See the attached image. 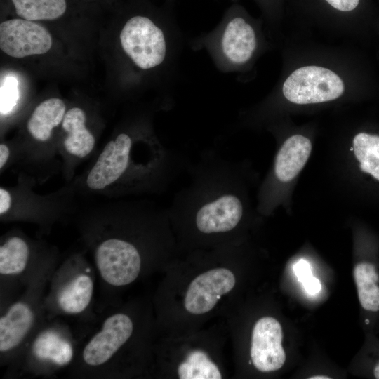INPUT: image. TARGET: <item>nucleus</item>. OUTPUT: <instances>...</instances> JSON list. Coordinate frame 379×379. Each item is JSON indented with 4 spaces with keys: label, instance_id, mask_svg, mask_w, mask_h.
Instances as JSON below:
<instances>
[{
    "label": "nucleus",
    "instance_id": "obj_1",
    "mask_svg": "<svg viewBox=\"0 0 379 379\" xmlns=\"http://www.w3.org/2000/svg\"><path fill=\"white\" fill-rule=\"evenodd\" d=\"M187 168L190 182L175 194L169 213L192 217L196 229L204 234H225L235 229L245 206L238 191L234 164L209 149Z\"/></svg>",
    "mask_w": 379,
    "mask_h": 379
},
{
    "label": "nucleus",
    "instance_id": "obj_2",
    "mask_svg": "<svg viewBox=\"0 0 379 379\" xmlns=\"http://www.w3.org/2000/svg\"><path fill=\"white\" fill-rule=\"evenodd\" d=\"M60 260L56 249L45 247L22 291L0 310V365L6 370L13 366L28 340L46 319L45 297Z\"/></svg>",
    "mask_w": 379,
    "mask_h": 379
},
{
    "label": "nucleus",
    "instance_id": "obj_3",
    "mask_svg": "<svg viewBox=\"0 0 379 379\" xmlns=\"http://www.w3.org/2000/svg\"><path fill=\"white\" fill-rule=\"evenodd\" d=\"M97 280L94 265L83 253L60 259L45 297L46 318L73 320L81 332L86 331L98 317L94 298Z\"/></svg>",
    "mask_w": 379,
    "mask_h": 379
},
{
    "label": "nucleus",
    "instance_id": "obj_4",
    "mask_svg": "<svg viewBox=\"0 0 379 379\" xmlns=\"http://www.w3.org/2000/svg\"><path fill=\"white\" fill-rule=\"evenodd\" d=\"M62 318L47 319L28 340L6 378H53L74 364L81 333Z\"/></svg>",
    "mask_w": 379,
    "mask_h": 379
},
{
    "label": "nucleus",
    "instance_id": "obj_5",
    "mask_svg": "<svg viewBox=\"0 0 379 379\" xmlns=\"http://www.w3.org/2000/svg\"><path fill=\"white\" fill-rule=\"evenodd\" d=\"M149 14L136 13L125 22L120 34L121 48L143 71L164 67L177 74L183 38L174 17L164 24Z\"/></svg>",
    "mask_w": 379,
    "mask_h": 379
},
{
    "label": "nucleus",
    "instance_id": "obj_6",
    "mask_svg": "<svg viewBox=\"0 0 379 379\" xmlns=\"http://www.w3.org/2000/svg\"><path fill=\"white\" fill-rule=\"evenodd\" d=\"M240 8L237 4L227 8L213 29L190 42L194 50L205 49L223 72L239 71L253 59L258 49L256 31Z\"/></svg>",
    "mask_w": 379,
    "mask_h": 379
},
{
    "label": "nucleus",
    "instance_id": "obj_7",
    "mask_svg": "<svg viewBox=\"0 0 379 379\" xmlns=\"http://www.w3.org/2000/svg\"><path fill=\"white\" fill-rule=\"evenodd\" d=\"M135 138L126 132L120 133L107 142L89 171L86 183L93 190H105L123 177L133 175L139 184H149L155 190H164L172 178L135 163V154L143 149H135Z\"/></svg>",
    "mask_w": 379,
    "mask_h": 379
},
{
    "label": "nucleus",
    "instance_id": "obj_8",
    "mask_svg": "<svg viewBox=\"0 0 379 379\" xmlns=\"http://www.w3.org/2000/svg\"><path fill=\"white\" fill-rule=\"evenodd\" d=\"M44 248L20 232L3 237L0 244V310L22 291Z\"/></svg>",
    "mask_w": 379,
    "mask_h": 379
},
{
    "label": "nucleus",
    "instance_id": "obj_9",
    "mask_svg": "<svg viewBox=\"0 0 379 379\" xmlns=\"http://www.w3.org/2000/svg\"><path fill=\"white\" fill-rule=\"evenodd\" d=\"M345 86L332 70L315 65L294 70L284 81L282 93L295 104L305 105L328 102L338 98Z\"/></svg>",
    "mask_w": 379,
    "mask_h": 379
},
{
    "label": "nucleus",
    "instance_id": "obj_10",
    "mask_svg": "<svg viewBox=\"0 0 379 379\" xmlns=\"http://www.w3.org/2000/svg\"><path fill=\"white\" fill-rule=\"evenodd\" d=\"M52 37L41 25L22 18H14L0 25V48L8 55L22 58L47 53Z\"/></svg>",
    "mask_w": 379,
    "mask_h": 379
},
{
    "label": "nucleus",
    "instance_id": "obj_11",
    "mask_svg": "<svg viewBox=\"0 0 379 379\" xmlns=\"http://www.w3.org/2000/svg\"><path fill=\"white\" fill-rule=\"evenodd\" d=\"M282 338L281 326L276 319L265 317L255 323L252 333L251 357L258 370L270 372L282 367L286 360Z\"/></svg>",
    "mask_w": 379,
    "mask_h": 379
},
{
    "label": "nucleus",
    "instance_id": "obj_12",
    "mask_svg": "<svg viewBox=\"0 0 379 379\" xmlns=\"http://www.w3.org/2000/svg\"><path fill=\"white\" fill-rule=\"evenodd\" d=\"M235 285V277L225 268H218L197 277L190 284L185 298L186 310L194 314L208 312L222 295Z\"/></svg>",
    "mask_w": 379,
    "mask_h": 379
},
{
    "label": "nucleus",
    "instance_id": "obj_13",
    "mask_svg": "<svg viewBox=\"0 0 379 379\" xmlns=\"http://www.w3.org/2000/svg\"><path fill=\"white\" fill-rule=\"evenodd\" d=\"M312 151L310 139L302 135L288 138L279 149L275 161L274 173L281 182L292 180L302 169Z\"/></svg>",
    "mask_w": 379,
    "mask_h": 379
},
{
    "label": "nucleus",
    "instance_id": "obj_14",
    "mask_svg": "<svg viewBox=\"0 0 379 379\" xmlns=\"http://www.w3.org/2000/svg\"><path fill=\"white\" fill-rule=\"evenodd\" d=\"M86 114L79 107H72L65 114L62 128L67 133L63 145L67 152L78 158L88 156L93 149L95 140L86 126Z\"/></svg>",
    "mask_w": 379,
    "mask_h": 379
},
{
    "label": "nucleus",
    "instance_id": "obj_15",
    "mask_svg": "<svg viewBox=\"0 0 379 379\" xmlns=\"http://www.w3.org/2000/svg\"><path fill=\"white\" fill-rule=\"evenodd\" d=\"M65 110L64 102L59 98H49L41 102L27 121L30 135L38 142L48 141L53 129L62 122Z\"/></svg>",
    "mask_w": 379,
    "mask_h": 379
},
{
    "label": "nucleus",
    "instance_id": "obj_16",
    "mask_svg": "<svg viewBox=\"0 0 379 379\" xmlns=\"http://www.w3.org/2000/svg\"><path fill=\"white\" fill-rule=\"evenodd\" d=\"M16 15L31 21L53 20L64 16L68 0H11Z\"/></svg>",
    "mask_w": 379,
    "mask_h": 379
},
{
    "label": "nucleus",
    "instance_id": "obj_17",
    "mask_svg": "<svg viewBox=\"0 0 379 379\" xmlns=\"http://www.w3.org/2000/svg\"><path fill=\"white\" fill-rule=\"evenodd\" d=\"M358 297L362 307L366 310H379L378 275L374 265L368 262L357 265L354 269Z\"/></svg>",
    "mask_w": 379,
    "mask_h": 379
},
{
    "label": "nucleus",
    "instance_id": "obj_18",
    "mask_svg": "<svg viewBox=\"0 0 379 379\" xmlns=\"http://www.w3.org/2000/svg\"><path fill=\"white\" fill-rule=\"evenodd\" d=\"M353 149L361 170L379 180V135L357 134L353 139Z\"/></svg>",
    "mask_w": 379,
    "mask_h": 379
},
{
    "label": "nucleus",
    "instance_id": "obj_19",
    "mask_svg": "<svg viewBox=\"0 0 379 379\" xmlns=\"http://www.w3.org/2000/svg\"><path fill=\"white\" fill-rule=\"evenodd\" d=\"M181 379H220L221 373L208 355L200 350L190 352L178 367Z\"/></svg>",
    "mask_w": 379,
    "mask_h": 379
},
{
    "label": "nucleus",
    "instance_id": "obj_20",
    "mask_svg": "<svg viewBox=\"0 0 379 379\" xmlns=\"http://www.w3.org/2000/svg\"><path fill=\"white\" fill-rule=\"evenodd\" d=\"M19 98L18 82L13 76H7L1 84V114H8Z\"/></svg>",
    "mask_w": 379,
    "mask_h": 379
},
{
    "label": "nucleus",
    "instance_id": "obj_21",
    "mask_svg": "<svg viewBox=\"0 0 379 379\" xmlns=\"http://www.w3.org/2000/svg\"><path fill=\"white\" fill-rule=\"evenodd\" d=\"M333 8L343 12H350L357 8L361 0H325Z\"/></svg>",
    "mask_w": 379,
    "mask_h": 379
},
{
    "label": "nucleus",
    "instance_id": "obj_22",
    "mask_svg": "<svg viewBox=\"0 0 379 379\" xmlns=\"http://www.w3.org/2000/svg\"><path fill=\"white\" fill-rule=\"evenodd\" d=\"M13 197L9 191L4 187L0 188V215L5 217L11 210Z\"/></svg>",
    "mask_w": 379,
    "mask_h": 379
},
{
    "label": "nucleus",
    "instance_id": "obj_23",
    "mask_svg": "<svg viewBox=\"0 0 379 379\" xmlns=\"http://www.w3.org/2000/svg\"><path fill=\"white\" fill-rule=\"evenodd\" d=\"M293 270L299 281L302 282L312 276L309 263L305 260H300L293 267Z\"/></svg>",
    "mask_w": 379,
    "mask_h": 379
},
{
    "label": "nucleus",
    "instance_id": "obj_24",
    "mask_svg": "<svg viewBox=\"0 0 379 379\" xmlns=\"http://www.w3.org/2000/svg\"><path fill=\"white\" fill-rule=\"evenodd\" d=\"M305 289L312 295L317 293L321 290V283L318 279L312 276L302 282Z\"/></svg>",
    "mask_w": 379,
    "mask_h": 379
},
{
    "label": "nucleus",
    "instance_id": "obj_25",
    "mask_svg": "<svg viewBox=\"0 0 379 379\" xmlns=\"http://www.w3.org/2000/svg\"><path fill=\"white\" fill-rule=\"evenodd\" d=\"M10 156V149L8 147L4 144L1 143L0 145V168L2 169L6 163L8 162V158Z\"/></svg>",
    "mask_w": 379,
    "mask_h": 379
},
{
    "label": "nucleus",
    "instance_id": "obj_26",
    "mask_svg": "<svg viewBox=\"0 0 379 379\" xmlns=\"http://www.w3.org/2000/svg\"><path fill=\"white\" fill-rule=\"evenodd\" d=\"M374 375L377 379H379V362L374 368Z\"/></svg>",
    "mask_w": 379,
    "mask_h": 379
},
{
    "label": "nucleus",
    "instance_id": "obj_27",
    "mask_svg": "<svg viewBox=\"0 0 379 379\" xmlns=\"http://www.w3.org/2000/svg\"><path fill=\"white\" fill-rule=\"evenodd\" d=\"M310 379H330V378L325 375H316L310 377Z\"/></svg>",
    "mask_w": 379,
    "mask_h": 379
},
{
    "label": "nucleus",
    "instance_id": "obj_28",
    "mask_svg": "<svg viewBox=\"0 0 379 379\" xmlns=\"http://www.w3.org/2000/svg\"><path fill=\"white\" fill-rule=\"evenodd\" d=\"M170 1H172V0H170Z\"/></svg>",
    "mask_w": 379,
    "mask_h": 379
}]
</instances>
